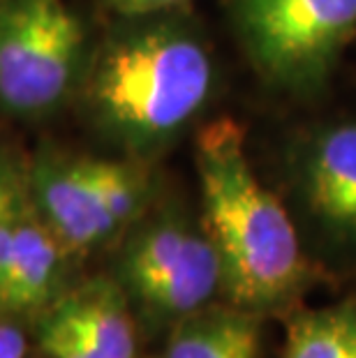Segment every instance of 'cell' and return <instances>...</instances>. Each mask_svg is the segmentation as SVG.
I'll list each match as a JSON object with an SVG mask.
<instances>
[{"mask_svg":"<svg viewBox=\"0 0 356 358\" xmlns=\"http://www.w3.org/2000/svg\"><path fill=\"white\" fill-rule=\"evenodd\" d=\"M28 199L26 171H19L10 159L0 155V220L10 215Z\"/></svg>","mask_w":356,"mask_h":358,"instance_id":"cell-13","label":"cell"},{"mask_svg":"<svg viewBox=\"0 0 356 358\" xmlns=\"http://www.w3.org/2000/svg\"><path fill=\"white\" fill-rule=\"evenodd\" d=\"M72 255L28 201L17 217L10 264L0 280V310L10 315L47 310L63 294L67 259Z\"/></svg>","mask_w":356,"mask_h":358,"instance_id":"cell-8","label":"cell"},{"mask_svg":"<svg viewBox=\"0 0 356 358\" xmlns=\"http://www.w3.org/2000/svg\"><path fill=\"white\" fill-rule=\"evenodd\" d=\"M283 358H356V296L287 312Z\"/></svg>","mask_w":356,"mask_h":358,"instance_id":"cell-11","label":"cell"},{"mask_svg":"<svg viewBox=\"0 0 356 358\" xmlns=\"http://www.w3.org/2000/svg\"><path fill=\"white\" fill-rule=\"evenodd\" d=\"M194 162L227 303L262 317L294 310L315 271L290 213L252 171L243 127L232 118L211 120L197 134Z\"/></svg>","mask_w":356,"mask_h":358,"instance_id":"cell-2","label":"cell"},{"mask_svg":"<svg viewBox=\"0 0 356 358\" xmlns=\"http://www.w3.org/2000/svg\"><path fill=\"white\" fill-rule=\"evenodd\" d=\"M262 315L238 306H206L173 324L160 358H259Z\"/></svg>","mask_w":356,"mask_h":358,"instance_id":"cell-10","label":"cell"},{"mask_svg":"<svg viewBox=\"0 0 356 358\" xmlns=\"http://www.w3.org/2000/svg\"><path fill=\"white\" fill-rule=\"evenodd\" d=\"M109 7L120 17H143V14H155L183 7L187 0H107Z\"/></svg>","mask_w":356,"mask_h":358,"instance_id":"cell-14","label":"cell"},{"mask_svg":"<svg viewBox=\"0 0 356 358\" xmlns=\"http://www.w3.org/2000/svg\"><path fill=\"white\" fill-rule=\"evenodd\" d=\"M72 329L86 358H139L137 326L120 282L95 278L51 303Z\"/></svg>","mask_w":356,"mask_h":358,"instance_id":"cell-9","label":"cell"},{"mask_svg":"<svg viewBox=\"0 0 356 358\" xmlns=\"http://www.w3.org/2000/svg\"><path fill=\"white\" fill-rule=\"evenodd\" d=\"M297 185L322 234L356 252V123L322 129L303 143Z\"/></svg>","mask_w":356,"mask_h":358,"instance_id":"cell-7","label":"cell"},{"mask_svg":"<svg viewBox=\"0 0 356 358\" xmlns=\"http://www.w3.org/2000/svg\"><path fill=\"white\" fill-rule=\"evenodd\" d=\"M40 340H42V349L51 358H86L81 345L74 338L72 329L54 308L44 310Z\"/></svg>","mask_w":356,"mask_h":358,"instance_id":"cell-12","label":"cell"},{"mask_svg":"<svg viewBox=\"0 0 356 358\" xmlns=\"http://www.w3.org/2000/svg\"><path fill=\"white\" fill-rule=\"evenodd\" d=\"M225 14L255 72L297 95L320 90L356 37V0H225Z\"/></svg>","mask_w":356,"mask_h":358,"instance_id":"cell-4","label":"cell"},{"mask_svg":"<svg viewBox=\"0 0 356 358\" xmlns=\"http://www.w3.org/2000/svg\"><path fill=\"white\" fill-rule=\"evenodd\" d=\"M118 282L153 317L173 324L222 292V264L206 227L176 210L139 224L118 262Z\"/></svg>","mask_w":356,"mask_h":358,"instance_id":"cell-6","label":"cell"},{"mask_svg":"<svg viewBox=\"0 0 356 358\" xmlns=\"http://www.w3.org/2000/svg\"><path fill=\"white\" fill-rule=\"evenodd\" d=\"M28 196L67 252L86 255L143 217L153 178L143 159L40 153L26 171Z\"/></svg>","mask_w":356,"mask_h":358,"instance_id":"cell-3","label":"cell"},{"mask_svg":"<svg viewBox=\"0 0 356 358\" xmlns=\"http://www.w3.org/2000/svg\"><path fill=\"white\" fill-rule=\"evenodd\" d=\"M7 315L0 310V358H26V335Z\"/></svg>","mask_w":356,"mask_h":358,"instance_id":"cell-15","label":"cell"},{"mask_svg":"<svg viewBox=\"0 0 356 358\" xmlns=\"http://www.w3.org/2000/svg\"><path fill=\"white\" fill-rule=\"evenodd\" d=\"M215 58L183 7L120 17L88 53L77 97L97 132L146 159L190 127L215 93Z\"/></svg>","mask_w":356,"mask_h":358,"instance_id":"cell-1","label":"cell"},{"mask_svg":"<svg viewBox=\"0 0 356 358\" xmlns=\"http://www.w3.org/2000/svg\"><path fill=\"white\" fill-rule=\"evenodd\" d=\"M86 30L67 0H3L0 111L37 120L56 113L88 63Z\"/></svg>","mask_w":356,"mask_h":358,"instance_id":"cell-5","label":"cell"},{"mask_svg":"<svg viewBox=\"0 0 356 358\" xmlns=\"http://www.w3.org/2000/svg\"><path fill=\"white\" fill-rule=\"evenodd\" d=\"M0 5H3V0H0Z\"/></svg>","mask_w":356,"mask_h":358,"instance_id":"cell-16","label":"cell"}]
</instances>
